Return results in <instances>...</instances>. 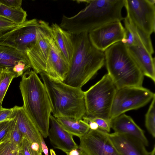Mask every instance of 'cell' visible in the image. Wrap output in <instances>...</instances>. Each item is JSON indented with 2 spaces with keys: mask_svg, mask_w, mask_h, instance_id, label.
Listing matches in <instances>:
<instances>
[{
  "mask_svg": "<svg viewBox=\"0 0 155 155\" xmlns=\"http://www.w3.org/2000/svg\"><path fill=\"white\" fill-rule=\"evenodd\" d=\"M87 4L74 16L63 15L60 27L72 35H78L124 19L122 11L124 0H89Z\"/></svg>",
  "mask_w": 155,
  "mask_h": 155,
  "instance_id": "1",
  "label": "cell"
},
{
  "mask_svg": "<svg viewBox=\"0 0 155 155\" xmlns=\"http://www.w3.org/2000/svg\"><path fill=\"white\" fill-rule=\"evenodd\" d=\"M74 51L67 75L63 81L70 86L81 88L104 66V52L96 48L88 33L72 35Z\"/></svg>",
  "mask_w": 155,
  "mask_h": 155,
  "instance_id": "2",
  "label": "cell"
},
{
  "mask_svg": "<svg viewBox=\"0 0 155 155\" xmlns=\"http://www.w3.org/2000/svg\"><path fill=\"white\" fill-rule=\"evenodd\" d=\"M24 110L44 138L48 136L52 106L46 88L33 70L25 72L19 85Z\"/></svg>",
  "mask_w": 155,
  "mask_h": 155,
  "instance_id": "3",
  "label": "cell"
},
{
  "mask_svg": "<svg viewBox=\"0 0 155 155\" xmlns=\"http://www.w3.org/2000/svg\"><path fill=\"white\" fill-rule=\"evenodd\" d=\"M48 94L55 117H65L77 120L86 115L84 91L81 88L70 86L45 73L39 74Z\"/></svg>",
  "mask_w": 155,
  "mask_h": 155,
  "instance_id": "4",
  "label": "cell"
},
{
  "mask_svg": "<svg viewBox=\"0 0 155 155\" xmlns=\"http://www.w3.org/2000/svg\"><path fill=\"white\" fill-rule=\"evenodd\" d=\"M104 54L107 74L117 89L142 86L144 75L123 43L113 45Z\"/></svg>",
  "mask_w": 155,
  "mask_h": 155,
  "instance_id": "5",
  "label": "cell"
},
{
  "mask_svg": "<svg viewBox=\"0 0 155 155\" xmlns=\"http://www.w3.org/2000/svg\"><path fill=\"white\" fill-rule=\"evenodd\" d=\"M117 88L107 74L88 90L84 91L85 117L110 120L112 106Z\"/></svg>",
  "mask_w": 155,
  "mask_h": 155,
  "instance_id": "6",
  "label": "cell"
},
{
  "mask_svg": "<svg viewBox=\"0 0 155 155\" xmlns=\"http://www.w3.org/2000/svg\"><path fill=\"white\" fill-rule=\"evenodd\" d=\"M155 96V93L143 86L117 89L111 109L110 119L127 111L144 106Z\"/></svg>",
  "mask_w": 155,
  "mask_h": 155,
  "instance_id": "7",
  "label": "cell"
},
{
  "mask_svg": "<svg viewBox=\"0 0 155 155\" xmlns=\"http://www.w3.org/2000/svg\"><path fill=\"white\" fill-rule=\"evenodd\" d=\"M53 38L51 28L48 23L39 20L35 42L25 51L31 68L37 74L46 73L51 42Z\"/></svg>",
  "mask_w": 155,
  "mask_h": 155,
  "instance_id": "8",
  "label": "cell"
},
{
  "mask_svg": "<svg viewBox=\"0 0 155 155\" xmlns=\"http://www.w3.org/2000/svg\"><path fill=\"white\" fill-rule=\"evenodd\" d=\"M39 20H26L23 24L0 34V45L8 46L25 52L33 45L36 39V29Z\"/></svg>",
  "mask_w": 155,
  "mask_h": 155,
  "instance_id": "9",
  "label": "cell"
},
{
  "mask_svg": "<svg viewBox=\"0 0 155 155\" xmlns=\"http://www.w3.org/2000/svg\"><path fill=\"white\" fill-rule=\"evenodd\" d=\"M155 3L154 0H124L126 17L150 35L155 30Z\"/></svg>",
  "mask_w": 155,
  "mask_h": 155,
  "instance_id": "10",
  "label": "cell"
},
{
  "mask_svg": "<svg viewBox=\"0 0 155 155\" xmlns=\"http://www.w3.org/2000/svg\"><path fill=\"white\" fill-rule=\"evenodd\" d=\"M79 139V147L87 155H120L110 138L108 133L99 129H90Z\"/></svg>",
  "mask_w": 155,
  "mask_h": 155,
  "instance_id": "11",
  "label": "cell"
},
{
  "mask_svg": "<svg viewBox=\"0 0 155 155\" xmlns=\"http://www.w3.org/2000/svg\"><path fill=\"white\" fill-rule=\"evenodd\" d=\"M125 29L121 21L108 23L88 33L90 41L97 49L104 52L108 48L124 38Z\"/></svg>",
  "mask_w": 155,
  "mask_h": 155,
  "instance_id": "12",
  "label": "cell"
},
{
  "mask_svg": "<svg viewBox=\"0 0 155 155\" xmlns=\"http://www.w3.org/2000/svg\"><path fill=\"white\" fill-rule=\"evenodd\" d=\"M48 136L54 148L59 149L66 154L79 147L73 139V135L66 131L51 114L50 118Z\"/></svg>",
  "mask_w": 155,
  "mask_h": 155,
  "instance_id": "13",
  "label": "cell"
},
{
  "mask_svg": "<svg viewBox=\"0 0 155 155\" xmlns=\"http://www.w3.org/2000/svg\"><path fill=\"white\" fill-rule=\"evenodd\" d=\"M108 135L120 155H149L145 145L136 137L115 132Z\"/></svg>",
  "mask_w": 155,
  "mask_h": 155,
  "instance_id": "14",
  "label": "cell"
},
{
  "mask_svg": "<svg viewBox=\"0 0 155 155\" xmlns=\"http://www.w3.org/2000/svg\"><path fill=\"white\" fill-rule=\"evenodd\" d=\"M69 64L55 44L53 38L51 42L46 73L49 76L63 82L68 71Z\"/></svg>",
  "mask_w": 155,
  "mask_h": 155,
  "instance_id": "15",
  "label": "cell"
},
{
  "mask_svg": "<svg viewBox=\"0 0 155 155\" xmlns=\"http://www.w3.org/2000/svg\"><path fill=\"white\" fill-rule=\"evenodd\" d=\"M125 29L124 38L121 41L127 47L140 45L150 54L154 53L150 35L147 34L126 17L123 19Z\"/></svg>",
  "mask_w": 155,
  "mask_h": 155,
  "instance_id": "16",
  "label": "cell"
},
{
  "mask_svg": "<svg viewBox=\"0 0 155 155\" xmlns=\"http://www.w3.org/2000/svg\"><path fill=\"white\" fill-rule=\"evenodd\" d=\"M110 124L115 133L133 136L141 140L145 146H148V141L144 131L130 116L122 114L111 119Z\"/></svg>",
  "mask_w": 155,
  "mask_h": 155,
  "instance_id": "17",
  "label": "cell"
},
{
  "mask_svg": "<svg viewBox=\"0 0 155 155\" xmlns=\"http://www.w3.org/2000/svg\"><path fill=\"white\" fill-rule=\"evenodd\" d=\"M127 48L144 76L148 77L155 82V58L141 46H132Z\"/></svg>",
  "mask_w": 155,
  "mask_h": 155,
  "instance_id": "18",
  "label": "cell"
},
{
  "mask_svg": "<svg viewBox=\"0 0 155 155\" xmlns=\"http://www.w3.org/2000/svg\"><path fill=\"white\" fill-rule=\"evenodd\" d=\"M15 118L18 127L24 136L31 144L36 143L41 146L43 137L25 113L23 106H19Z\"/></svg>",
  "mask_w": 155,
  "mask_h": 155,
  "instance_id": "19",
  "label": "cell"
},
{
  "mask_svg": "<svg viewBox=\"0 0 155 155\" xmlns=\"http://www.w3.org/2000/svg\"><path fill=\"white\" fill-rule=\"evenodd\" d=\"M51 27L55 44L70 65L74 51L72 35L56 23H53Z\"/></svg>",
  "mask_w": 155,
  "mask_h": 155,
  "instance_id": "20",
  "label": "cell"
},
{
  "mask_svg": "<svg viewBox=\"0 0 155 155\" xmlns=\"http://www.w3.org/2000/svg\"><path fill=\"white\" fill-rule=\"evenodd\" d=\"M20 61L31 64L25 52L0 45V71L4 69L12 70L14 66Z\"/></svg>",
  "mask_w": 155,
  "mask_h": 155,
  "instance_id": "21",
  "label": "cell"
},
{
  "mask_svg": "<svg viewBox=\"0 0 155 155\" xmlns=\"http://www.w3.org/2000/svg\"><path fill=\"white\" fill-rule=\"evenodd\" d=\"M55 118L66 131L79 138L85 134L90 129L88 124L83 119L77 120L65 117Z\"/></svg>",
  "mask_w": 155,
  "mask_h": 155,
  "instance_id": "22",
  "label": "cell"
},
{
  "mask_svg": "<svg viewBox=\"0 0 155 155\" xmlns=\"http://www.w3.org/2000/svg\"><path fill=\"white\" fill-rule=\"evenodd\" d=\"M0 15L18 25L23 24L26 20L27 14L22 7L11 8L1 4Z\"/></svg>",
  "mask_w": 155,
  "mask_h": 155,
  "instance_id": "23",
  "label": "cell"
},
{
  "mask_svg": "<svg viewBox=\"0 0 155 155\" xmlns=\"http://www.w3.org/2000/svg\"><path fill=\"white\" fill-rule=\"evenodd\" d=\"M17 77V74L9 69L0 71V110L3 107L2 103L7 90L12 80Z\"/></svg>",
  "mask_w": 155,
  "mask_h": 155,
  "instance_id": "24",
  "label": "cell"
},
{
  "mask_svg": "<svg viewBox=\"0 0 155 155\" xmlns=\"http://www.w3.org/2000/svg\"><path fill=\"white\" fill-rule=\"evenodd\" d=\"M155 96L151 101V104L146 114L145 125L152 137H155Z\"/></svg>",
  "mask_w": 155,
  "mask_h": 155,
  "instance_id": "25",
  "label": "cell"
},
{
  "mask_svg": "<svg viewBox=\"0 0 155 155\" xmlns=\"http://www.w3.org/2000/svg\"><path fill=\"white\" fill-rule=\"evenodd\" d=\"M19 147L8 138L0 143V155H20Z\"/></svg>",
  "mask_w": 155,
  "mask_h": 155,
  "instance_id": "26",
  "label": "cell"
},
{
  "mask_svg": "<svg viewBox=\"0 0 155 155\" xmlns=\"http://www.w3.org/2000/svg\"><path fill=\"white\" fill-rule=\"evenodd\" d=\"M24 137L23 134L18 127L15 118L12 120L7 138L10 140L19 147Z\"/></svg>",
  "mask_w": 155,
  "mask_h": 155,
  "instance_id": "27",
  "label": "cell"
},
{
  "mask_svg": "<svg viewBox=\"0 0 155 155\" xmlns=\"http://www.w3.org/2000/svg\"><path fill=\"white\" fill-rule=\"evenodd\" d=\"M19 151L23 155H42L41 152L32 148L31 143L24 136L19 147Z\"/></svg>",
  "mask_w": 155,
  "mask_h": 155,
  "instance_id": "28",
  "label": "cell"
},
{
  "mask_svg": "<svg viewBox=\"0 0 155 155\" xmlns=\"http://www.w3.org/2000/svg\"><path fill=\"white\" fill-rule=\"evenodd\" d=\"M18 107L16 105L10 108H3L0 110V122L14 120Z\"/></svg>",
  "mask_w": 155,
  "mask_h": 155,
  "instance_id": "29",
  "label": "cell"
},
{
  "mask_svg": "<svg viewBox=\"0 0 155 155\" xmlns=\"http://www.w3.org/2000/svg\"><path fill=\"white\" fill-rule=\"evenodd\" d=\"M83 118L93 121L97 124L98 129L109 133L110 130V121L99 117H84Z\"/></svg>",
  "mask_w": 155,
  "mask_h": 155,
  "instance_id": "30",
  "label": "cell"
},
{
  "mask_svg": "<svg viewBox=\"0 0 155 155\" xmlns=\"http://www.w3.org/2000/svg\"><path fill=\"white\" fill-rule=\"evenodd\" d=\"M31 68V64L20 61L18 62L12 69V71L17 74V77L21 76L26 71Z\"/></svg>",
  "mask_w": 155,
  "mask_h": 155,
  "instance_id": "31",
  "label": "cell"
},
{
  "mask_svg": "<svg viewBox=\"0 0 155 155\" xmlns=\"http://www.w3.org/2000/svg\"><path fill=\"white\" fill-rule=\"evenodd\" d=\"M13 120L0 122V143L7 138Z\"/></svg>",
  "mask_w": 155,
  "mask_h": 155,
  "instance_id": "32",
  "label": "cell"
},
{
  "mask_svg": "<svg viewBox=\"0 0 155 155\" xmlns=\"http://www.w3.org/2000/svg\"><path fill=\"white\" fill-rule=\"evenodd\" d=\"M17 25L9 20L0 15V32L1 33L10 30Z\"/></svg>",
  "mask_w": 155,
  "mask_h": 155,
  "instance_id": "33",
  "label": "cell"
},
{
  "mask_svg": "<svg viewBox=\"0 0 155 155\" xmlns=\"http://www.w3.org/2000/svg\"><path fill=\"white\" fill-rule=\"evenodd\" d=\"M21 0H0V3L7 6L13 8L21 7Z\"/></svg>",
  "mask_w": 155,
  "mask_h": 155,
  "instance_id": "34",
  "label": "cell"
},
{
  "mask_svg": "<svg viewBox=\"0 0 155 155\" xmlns=\"http://www.w3.org/2000/svg\"><path fill=\"white\" fill-rule=\"evenodd\" d=\"M82 119L87 123L90 129L96 130L98 129L97 124L94 121L84 118Z\"/></svg>",
  "mask_w": 155,
  "mask_h": 155,
  "instance_id": "35",
  "label": "cell"
},
{
  "mask_svg": "<svg viewBox=\"0 0 155 155\" xmlns=\"http://www.w3.org/2000/svg\"><path fill=\"white\" fill-rule=\"evenodd\" d=\"M41 146L42 152L45 155H49L48 149L45 142L43 137H42L41 139Z\"/></svg>",
  "mask_w": 155,
  "mask_h": 155,
  "instance_id": "36",
  "label": "cell"
},
{
  "mask_svg": "<svg viewBox=\"0 0 155 155\" xmlns=\"http://www.w3.org/2000/svg\"><path fill=\"white\" fill-rule=\"evenodd\" d=\"M80 149L79 147L78 148L72 150L66 154V155H80Z\"/></svg>",
  "mask_w": 155,
  "mask_h": 155,
  "instance_id": "37",
  "label": "cell"
},
{
  "mask_svg": "<svg viewBox=\"0 0 155 155\" xmlns=\"http://www.w3.org/2000/svg\"><path fill=\"white\" fill-rule=\"evenodd\" d=\"M149 155H155V145H154L152 150L150 152Z\"/></svg>",
  "mask_w": 155,
  "mask_h": 155,
  "instance_id": "38",
  "label": "cell"
},
{
  "mask_svg": "<svg viewBox=\"0 0 155 155\" xmlns=\"http://www.w3.org/2000/svg\"><path fill=\"white\" fill-rule=\"evenodd\" d=\"M50 153L51 155H56L55 151L52 149H50Z\"/></svg>",
  "mask_w": 155,
  "mask_h": 155,
  "instance_id": "39",
  "label": "cell"
},
{
  "mask_svg": "<svg viewBox=\"0 0 155 155\" xmlns=\"http://www.w3.org/2000/svg\"><path fill=\"white\" fill-rule=\"evenodd\" d=\"M80 155H87L80 148Z\"/></svg>",
  "mask_w": 155,
  "mask_h": 155,
  "instance_id": "40",
  "label": "cell"
},
{
  "mask_svg": "<svg viewBox=\"0 0 155 155\" xmlns=\"http://www.w3.org/2000/svg\"><path fill=\"white\" fill-rule=\"evenodd\" d=\"M20 155H23L22 153L20 152Z\"/></svg>",
  "mask_w": 155,
  "mask_h": 155,
  "instance_id": "41",
  "label": "cell"
},
{
  "mask_svg": "<svg viewBox=\"0 0 155 155\" xmlns=\"http://www.w3.org/2000/svg\"><path fill=\"white\" fill-rule=\"evenodd\" d=\"M1 4L0 3V8L1 7Z\"/></svg>",
  "mask_w": 155,
  "mask_h": 155,
  "instance_id": "42",
  "label": "cell"
},
{
  "mask_svg": "<svg viewBox=\"0 0 155 155\" xmlns=\"http://www.w3.org/2000/svg\"><path fill=\"white\" fill-rule=\"evenodd\" d=\"M1 33L0 32V34H1Z\"/></svg>",
  "mask_w": 155,
  "mask_h": 155,
  "instance_id": "43",
  "label": "cell"
}]
</instances>
